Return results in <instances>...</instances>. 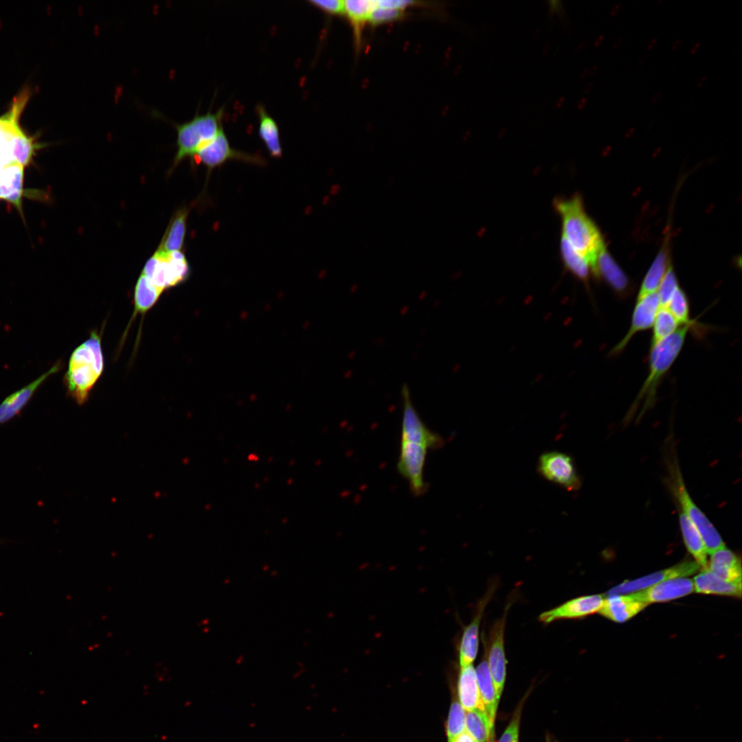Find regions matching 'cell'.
<instances>
[{
  "mask_svg": "<svg viewBox=\"0 0 742 742\" xmlns=\"http://www.w3.org/2000/svg\"><path fill=\"white\" fill-rule=\"evenodd\" d=\"M539 473L546 479L570 491H577L581 485V477L571 456L559 451H549L539 458Z\"/></svg>",
  "mask_w": 742,
  "mask_h": 742,
  "instance_id": "cell-11",
  "label": "cell"
},
{
  "mask_svg": "<svg viewBox=\"0 0 742 742\" xmlns=\"http://www.w3.org/2000/svg\"><path fill=\"white\" fill-rule=\"evenodd\" d=\"M681 326L666 306H660L653 324L650 347L675 333Z\"/></svg>",
  "mask_w": 742,
  "mask_h": 742,
  "instance_id": "cell-32",
  "label": "cell"
},
{
  "mask_svg": "<svg viewBox=\"0 0 742 742\" xmlns=\"http://www.w3.org/2000/svg\"><path fill=\"white\" fill-rule=\"evenodd\" d=\"M453 742H475V740L465 731L459 735Z\"/></svg>",
  "mask_w": 742,
  "mask_h": 742,
  "instance_id": "cell-39",
  "label": "cell"
},
{
  "mask_svg": "<svg viewBox=\"0 0 742 742\" xmlns=\"http://www.w3.org/2000/svg\"><path fill=\"white\" fill-rule=\"evenodd\" d=\"M510 605V604L507 605L504 615L491 626L488 640V642L486 640L488 664L498 701L500 699L504 687L506 675L504 631Z\"/></svg>",
  "mask_w": 742,
  "mask_h": 742,
  "instance_id": "cell-10",
  "label": "cell"
},
{
  "mask_svg": "<svg viewBox=\"0 0 742 742\" xmlns=\"http://www.w3.org/2000/svg\"><path fill=\"white\" fill-rule=\"evenodd\" d=\"M682 39L680 38H677L673 43L671 49L672 51L676 50L681 45Z\"/></svg>",
  "mask_w": 742,
  "mask_h": 742,
  "instance_id": "cell-44",
  "label": "cell"
},
{
  "mask_svg": "<svg viewBox=\"0 0 742 742\" xmlns=\"http://www.w3.org/2000/svg\"><path fill=\"white\" fill-rule=\"evenodd\" d=\"M196 164H203L207 170V177L212 170L229 160H239L256 165H265V159L258 155H252L231 147L222 127L210 141L203 145L191 158Z\"/></svg>",
  "mask_w": 742,
  "mask_h": 742,
  "instance_id": "cell-7",
  "label": "cell"
},
{
  "mask_svg": "<svg viewBox=\"0 0 742 742\" xmlns=\"http://www.w3.org/2000/svg\"><path fill=\"white\" fill-rule=\"evenodd\" d=\"M700 567L695 561H684L668 567L641 578L626 581L613 587L608 595L633 593L660 582L679 577H686L697 572Z\"/></svg>",
  "mask_w": 742,
  "mask_h": 742,
  "instance_id": "cell-13",
  "label": "cell"
},
{
  "mask_svg": "<svg viewBox=\"0 0 742 742\" xmlns=\"http://www.w3.org/2000/svg\"><path fill=\"white\" fill-rule=\"evenodd\" d=\"M700 45L701 44L699 42L694 43L690 49V54L694 55L699 50Z\"/></svg>",
  "mask_w": 742,
  "mask_h": 742,
  "instance_id": "cell-43",
  "label": "cell"
},
{
  "mask_svg": "<svg viewBox=\"0 0 742 742\" xmlns=\"http://www.w3.org/2000/svg\"><path fill=\"white\" fill-rule=\"evenodd\" d=\"M104 368L101 336L92 331L89 339L72 352L63 377L67 396L78 405L85 403Z\"/></svg>",
  "mask_w": 742,
  "mask_h": 742,
  "instance_id": "cell-3",
  "label": "cell"
},
{
  "mask_svg": "<svg viewBox=\"0 0 742 742\" xmlns=\"http://www.w3.org/2000/svg\"><path fill=\"white\" fill-rule=\"evenodd\" d=\"M224 114V106H222L215 113L209 110L205 114L201 115L197 112L186 122L172 123L177 131V147L174 167L186 157L192 158L199 149L215 137L223 127Z\"/></svg>",
  "mask_w": 742,
  "mask_h": 742,
  "instance_id": "cell-5",
  "label": "cell"
},
{
  "mask_svg": "<svg viewBox=\"0 0 742 742\" xmlns=\"http://www.w3.org/2000/svg\"><path fill=\"white\" fill-rule=\"evenodd\" d=\"M377 6L376 1L346 0L344 1L345 16L348 19L353 32L354 43L357 52L363 43V30L370 12Z\"/></svg>",
  "mask_w": 742,
  "mask_h": 742,
  "instance_id": "cell-22",
  "label": "cell"
},
{
  "mask_svg": "<svg viewBox=\"0 0 742 742\" xmlns=\"http://www.w3.org/2000/svg\"><path fill=\"white\" fill-rule=\"evenodd\" d=\"M622 41H623V38L622 37H619L617 39H616V41H614V43L613 44V49H617L621 45V44L622 43Z\"/></svg>",
  "mask_w": 742,
  "mask_h": 742,
  "instance_id": "cell-45",
  "label": "cell"
},
{
  "mask_svg": "<svg viewBox=\"0 0 742 742\" xmlns=\"http://www.w3.org/2000/svg\"><path fill=\"white\" fill-rule=\"evenodd\" d=\"M188 215L187 208L179 210L172 218L158 249L166 252L180 251L183 247Z\"/></svg>",
  "mask_w": 742,
  "mask_h": 742,
  "instance_id": "cell-27",
  "label": "cell"
},
{
  "mask_svg": "<svg viewBox=\"0 0 742 742\" xmlns=\"http://www.w3.org/2000/svg\"><path fill=\"white\" fill-rule=\"evenodd\" d=\"M679 511V521L684 544L700 567H708L707 552L701 537L693 521L682 511Z\"/></svg>",
  "mask_w": 742,
  "mask_h": 742,
  "instance_id": "cell-24",
  "label": "cell"
},
{
  "mask_svg": "<svg viewBox=\"0 0 742 742\" xmlns=\"http://www.w3.org/2000/svg\"><path fill=\"white\" fill-rule=\"evenodd\" d=\"M406 15L405 10L376 6L370 12L368 23L372 26H376L403 19Z\"/></svg>",
  "mask_w": 742,
  "mask_h": 742,
  "instance_id": "cell-35",
  "label": "cell"
},
{
  "mask_svg": "<svg viewBox=\"0 0 742 742\" xmlns=\"http://www.w3.org/2000/svg\"><path fill=\"white\" fill-rule=\"evenodd\" d=\"M694 590L697 593L741 598V582H728L704 569L694 578Z\"/></svg>",
  "mask_w": 742,
  "mask_h": 742,
  "instance_id": "cell-23",
  "label": "cell"
},
{
  "mask_svg": "<svg viewBox=\"0 0 742 742\" xmlns=\"http://www.w3.org/2000/svg\"><path fill=\"white\" fill-rule=\"evenodd\" d=\"M308 2L328 14L345 16L344 1L310 0Z\"/></svg>",
  "mask_w": 742,
  "mask_h": 742,
  "instance_id": "cell-37",
  "label": "cell"
},
{
  "mask_svg": "<svg viewBox=\"0 0 742 742\" xmlns=\"http://www.w3.org/2000/svg\"><path fill=\"white\" fill-rule=\"evenodd\" d=\"M647 58H648L647 54H644V55L642 56V57L639 59V60L638 62L637 67L638 68L641 67L644 65V63L646 62V60H647Z\"/></svg>",
  "mask_w": 742,
  "mask_h": 742,
  "instance_id": "cell-46",
  "label": "cell"
},
{
  "mask_svg": "<svg viewBox=\"0 0 742 742\" xmlns=\"http://www.w3.org/2000/svg\"><path fill=\"white\" fill-rule=\"evenodd\" d=\"M548 742H550V741H548Z\"/></svg>",
  "mask_w": 742,
  "mask_h": 742,
  "instance_id": "cell-51",
  "label": "cell"
},
{
  "mask_svg": "<svg viewBox=\"0 0 742 742\" xmlns=\"http://www.w3.org/2000/svg\"><path fill=\"white\" fill-rule=\"evenodd\" d=\"M162 293L141 273L134 289L133 317L146 314L157 302Z\"/></svg>",
  "mask_w": 742,
  "mask_h": 742,
  "instance_id": "cell-29",
  "label": "cell"
},
{
  "mask_svg": "<svg viewBox=\"0 0 742 742\" xmlns=\"http://www.w3.org/2000/svg\"><path fill=\"white\" fill-rule=\"evenodd\" d=\"M660 306L657 292L637 298L628 331L611 350L610 356L620 355L636 334L651 328Z\"/></svg>",
  "mask_w": 742,
  "mask_h": 742,
  "instance_id": "cell-12",
  "label": "cell"
},
{
  "mask_svg": "<svg viewBox=\"0 0 742 742\" xmlns=\"http://www.w3.org/2000/svg\"><path fill=\"white\" fill-rule=\"evenodd\" d=\"M694 591L693 581L686 577L666 580L646 589L631 593L637 600L647 604L666 602L691 594Z\"/></svg>",
  "mask_w": 742,
  "mask_h": 742,
  "instance_id": "cell-15",
  "label": "cell"
},
{
  "mask_svg": "<svg viewBox=\"0 0 742 742\" xmlns=\"http://www.w3.org/2000/svg\"><path fill=\"white\" fill-rule=\"evenodd\" d=\"M666 307L681 326H695V320L690 318V302L685 291L678 287L675 291Z\"/></svg>",
  "mask_w": 742,
  "mask_h": 742,
  "instance_id": "cell-33",
  "label": "cell"
},
{
  "mask_svg": "<svg viewBox=\"0 0 742 742\" xmlns=\"http://www.w3.org/2000/svg\"><path fill=\"white\" fill-rule=\"evenodd\" d=\"M620 8H621V5H620V3H617V4H616V5H614V7H613V8H612L611 9V11H610V16H611V17H614V16H616V15L618 14V13L619 12L620 10Z\"/></svg>",
  "mask_w": 742,
  "mask_h": 742,
  "instance_id": "cell-42",
  "label": "cell"
},
{
  "mask_svg": "<svg viewBox=\"0 0 742 742\" xmlns=\"http://www.w3.org/2000/svg\"><path fill=\"white\" fill-rule=\"evenodd\" d=\"M710 554L706 569L724 581L741 582V562L739 556L726 546Z\"/></svg>",
  "mask_w": 742,
  "mask_h": 742,
  "instance_id": "cell-21",
  "label": "cell"
},
{
  "mask_svg": "<svg viewBox=\"0 0 742 742\" xmlns=\"http://www.w3.org/2000/svg\"><path fill=\"white\" fill-rule=\"evenodd\" d=\"M657 41H658V38H656V37L651 38L649 41V43L647 44V50H649V51L652 50L655 47L656 44L657 43Z\"/></svg>",
  "mask_w": 742,
  "mask_h": 742,
  "instance_id": "cell-41",
  "label": "cell"
},
{
  "mask_svg": "<svg viewBox=\"0 0 742 742\" xmlns=\"http://www.w3.org/2000/svg\"><path fill=\"white\" fill-rule=\"evenodd\" d=\"M662 98V93L660 91L655 92L650 100L651 104H656Z\"/></svg>",
  "mask_w": 742,
  "mask_h": 742,
  "instance_id": "cell-40",
  "label": "cell"
},
{
  "mask_svg": "<svg viewBox=\"0 0 742 742\" xmlns=\"http://www.w3.org/2000/svg\"><path fill=\"white\" fill-rule=\"evenodd\" d=\"M190 272L189 263L182 252L157 249L145 264L142 274L164 292L186 281Z\"/></svg>",
  "mask_w": 742,
  "mask_h": 742,
  "instance_id": "cell-6",
  "label": "cell"
},
{
  "mask_svg": "<svg viewBox=\"0 0 742 742\" xmlns=\"http://www.w3.org/2000/svg\"><path fill=\"white\" fill-rule=\"evenodd\" d=\"M668 263L667 248L663 247L646 273L640 285L637 298L657 291L670 265Z\"/></svg>",
  "mask_w": 742,
  "mask_h": 742,
  "instance_id": "cell-28",
  "label": "cell"
},
{
  "mask_svg": "<svg viewBox=\"0 0 742 742\" xmlns=\"http://www.w3.org/2000/svg\"><path fill=\"white\" fill-rule=\"evenodd\" d=\"M249 460H254V461H257V460H258V458H257V456H256V455H254V454H251V455H249Z\"/></svg>",
  "mask_w": 742,
  "mask_h": 742,
  "instance_id": "cell-50",
  "label": "cell"
},
{
  "mask_svg": "<svg viewBox=\"0 0 742 742\" xmlns=\"http://www.w3.org/2000/svg\"><path fill=\"white\" fill-rule=\"evenodd\" d=\"M647 605L636 599L631 594L609 595L604 599L598 612L609 620L622 623L635 616Z\"/></svg>",
  "mask_w": 742,
  "mask_h": 742,
  "instance_id": "cell-20",
  "label": "cell"
},
{
  "mask_svg": "<svg viewBox=\"0 0 742 742\" xmlns=\"http://www.w3.org/2000/svg\"><path fill=\"white\" fill-rule=\"evenodd\" d=\"M706 79H707V77H706V76H702V77H701V78L699 79V80L698 81V82H697V88H701V87H702V86H703V85H704V84H705V82H706Z\"/></svg>",
  "mask_w": 742,
  "mask_h": 742,
  "instance_id": "cell-47",
  "label": "cell"
},
{
  "mask_svg": "<svg viewBox=\"0 0 742 742\" xmlns=\"http://www.w3.org/2000/svg\"><path fill=\"white\" fill-rule=\"evenodd\" d=\"M493 592L494 587L488 589V592L479 602L473 619L463 629L458 648L460 667L472 664L476 658L479 647L480 625L484 609L491 598Z\"/></svg>",
  "mask_w": 742,
  "mask_h": 742,
  "instance_id": "cell-17",
  "label": "cell"
},
{
  "mask_svg": "<svg viewBox=\"0 0 742 742\" xmlns=\"http://www.w3.org/2000/svg\"><path fill=\"white\" fill-rule=\"evenodd\" d=\"M256 109L259 118L258 135L260 139L271 157H281L282 150L277 122L267 113L262 105L258 104Z\"/></svg>",
  "mask_w": 742,
  "mask_h": 742,
  "instance_id": "cell-26",
  "label": "cell"
},
{
  "mask_svg": "<svg viewBox=\"0 0 742 742\" xmlns=\"http://www.w3.org/2000/svg\"><path fill=\"white\" fill-rule=\"evenodd\" d=\"M554 206L560 216L562 236L589 262L592 273L605 243L598 228L586 213L581 196L556 199Z\"/></svg>",
  "mask_w": 742,
  "mask_h": 742,
  "instance_id": "cell-2",
  "label": "cell"
},
{
  "mask_svg": "<svg viewBox=\"0 0 742 742\" xmlns=\"http://www.w3.org/2000/svg\"><path fill=\"white\" fill-rule=\"evenodd\" d=\"M401 394V440L419 444L428 449L436 450L441 448L445 445L444 439L440 434L429 429L423 423L414 406L407 385H403Z\"/></svg>",
  "mask_w": 742,
  "mask_h": 742,
  "instance_id": "cell-8",
  "label": "cell"
},
{
  "mask_svg": "<svg viewBox=\"0 0 742 742\" xmlns=\"http://www.w3.org/2000/svg\"><path fill=\"white\" fill-rule=\"evenodd\" d=\"M458 690L460 704L464 710L475 708L482 709L475 675L472 664L460 667L458 681Z\"/></svg>",
  "mask_w": 742,
  "mask_h": 742,
  "instance_id": "cell-25",
  "label": "cell"
},
{
  "mask_svg": "<svg viewBox=\"0 0 742 742\" xmlns=\"http://www.w3.org/2000/svg\"><path fill=\"white\" fill-rule=\"evenodd\" d=\"M693 328L690 325L681 326L675 333L650 347L649 372L626 419H631L636 413L639 418L653 406L658 387L681 352L687 334Z\"/></svg>",
  "mask_w": 742,
  "mask_h": 742,
  "instance_id": "cell-1",
  "label": "cell"
},
{
  "mask_svg": "<svg viewBox=\"0 0 742 742\" xmlns=\"http://www.w3.org/2000/svg\"><path fill=\"white\" fill-rule=\"evenodd\" d=\"M603 595L594 594L571 599L552 609L543 611L539 620L545 624L561 619L581 618L598 612L603 603Z\"/></svg>",
  "mask_w": 742,
  "mask_h": 742,
  "instance_id": "cell-14",
  "label": "cell"
},
{
  "mask_svg": "<svg viewBox=\"0 0 742 742\" xmlns=\"http://www.w3.org/2000/svg\"><path fill=\"white\" fill-rule=\"evenodd\" d=\"M592 273L602 278L620 299L631 295L632 289L629 279L607 251L605 245L597 256Z\"/></svg>",
  "mask_w": 742,
  "mask_h": 742,
  "instance_id": "cell-18",
  "label": "cell"
},
{
  "mask_svg": "<svg viewBox=\"0 0 742 742\" xmlns=\"http://www.w3.org/2000/svg\"><path fill=\"white\" fill-rule=\"evenodd\" d=\"M604 36L601 35L595 41V45L598 46L603 41Z\"/></svg>",
  "mask_w": 742,
  "mask_h": 742,
  "instance_id": "cell-49",
  "label": "cell"
},
{
  "mask_svg": "<svg viewBox=\"0 0 742 742\" xmlns=\"http://www.w3.org/2000/svg\"><path fill=\"white\" fill-rule=\"evenodd\" d=\"M678 287L679 286L675 273L672 266L669 265L657 292L661 306H666Z\"/></svg>",
  "mask_w": 742,
  "mask_h": 742,
  "instance_id": "cell-36",
  "label": "cell"
},
{
  "mask_svg": "<svg viewBox=\"0 0 742 742\" xmlns=\"http://www.w3.org/2000/svg\"><path fill=\"white\" fill-rule=\"evenodd\" d=\"M61 364L60 361H57L38 378L7 396L0 404V424L8 422L19 414L42 384L59 371Z\"/></svg>",
  "mask_w": 742,
  "mask_h": 742,
  "instance_id": "cell-16",
  "label": "cell"
},
{
  "mask_svg": "<svg viewBox=\"0 0 742 742\" xmlns=\"http://www.w3.org/2000/svg\"><path fill=\"white\" fill-rule=\"evenodd\" d=\"M560 253L566 269L580 280L587 282L592 272L589 262L563 236L560 240Z\"/></svg>",
  "mask_w": 742,
  "mask_h": 742,
  "instance_id": "cell-30",
  "label": "cell"
},
{
  "mask_svg": "<svg viewBox=\"0 0 742 742\" xmlns=\"http://www.w3.org/2000/svg\"><path fill=\"white\" fill-rule=\"evenodd\" d=\"M634 132H635V128L634 127L629 128L626 132V137L631 136V135L633 134Z\"/></svg>",
  "mask_w": 742,
  "mask_h": 742,
  "instance_id": "cell-48",
  "label": "cell"
},
{
  "mask_svg": "<svg viewBox=\"0 0 742 742\" xmlns=\"http://www.w3.org/2000/svg\"><path fill=\"white\" fill-rule=\"evenodd\" d=\"M520 711H517L498 742H518Z\"/></svg>",
  "mask_w": 742,
  "mask_h": 742,
  "instance_id": "cell-38",
  "label": "cell"
},
{
  "mask_svg": "<svg viewBox=\"0 0 742 742\" xmlns=\"http://www.w3.org/2000/svg\"><path fill=\"white\" fill-rule=\"evenodd\" d=\"M465 712L458 701H454L450 708L447 723V734L449 742L465 732Z\"/></svg>",
  "mask_w": 742,
  "mask_h": 742,
  "instance_id": "cell-34",
  "label": "cell"
},
{
  "mask_svg": "<svg viewBox=\"0 0 742 742\" xmlns=\"http://www.w3.org/2000/svg\"><path fill=\"white\" fill-rule=\"evenodd\" d=\"M484 653L482 660L475 669L480 699L483 710L486 713L491 728L494 730V722L499 701L487 661L486 640L483 639Z\"/></svg>",
  "mask_w": 742,
  "mask_h": 742,
  "instance_id": "cell-19",
  "label": "cell"
},
{
  "mask_svg": "<svg viewBox=\"0 0 742 742\" xmlns=\"http://www.w3.org/2000/svg\"><path fill=\"white\" fill-rule=\"evenodd\" d=\"M666 456V484L676 500L678 510L693 521L704 541L708 554L725 546L722 538L706 515L691 498L685 486L675 453L671 449Z\"/></svg>",
  "mask_w": 742,
  "mask_h": 742,
  "instance_id": "cell-4",
  "label": "cell"
},
{
  "mask_svg": "<svg viewBox=\"0 0 742 742\" xmlns=\"http://www.w3.org/2000/svg\"><path fill=\"white\" fill-rule=\"evenodd\" d=\"M465 730L475 742H486L488 739H493L494 730L491 728L486 713L482 709L477 708L466 711Z\"/></svg>",
  "mask_w": 742,
  "mask_h": 742,
  "instance_id": "cell-31",
  "label": "cell"
},
{
  "mask_svg": "<svg viewBox=\"0 0 742 742\" xmlns=\"http://www.w3.org/2000/svg\"><path fill=\"white\" fill-rule=\"evenodd\" d=\"M427 450L423 445L401 441L397 470L407 481L412 494L416 497L424 495L428 488L424 477Z\"/></svg>",
  "mask_w": 742,
  "mask_h": 742,
  "instance_id": "cell-9",
  "label": "cell"
}]
</instances>
